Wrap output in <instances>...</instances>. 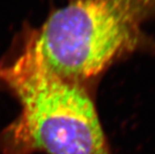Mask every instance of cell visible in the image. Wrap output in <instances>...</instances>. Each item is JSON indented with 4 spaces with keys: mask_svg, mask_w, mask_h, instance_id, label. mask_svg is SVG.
I'll use <instances>...</instances> for the list:
<instances>
[{
    "mask_svg": "<svg viewBox=\"0 0 155 154\" xmlns=\"http://www.w3.org/2000/svg\"><path fill=\"white\" fill-rule=\"evenodd\" d=\"M0 84L21 108L0 134L2 154H111L87 87L52 73L26 43L0 63Z\"/></svg>",
    "mask_w": 155,
    "mask_h": 154,
    "instance_id": "obj_1",
    "label": "cell"
},
{
    "mask_svg": "<svg viewBox=\"0 0 155 154\" xmlns=\"http://www.w3.org/2000/svg\"><path fill=\"white\" fill-rule=\"evenodd\" d=\"M155 0H74L25 39L52 73L87 87L133 50Z\"/></svg>",
    "mask_w": 155,
    "mask_h": 154,
    "instance_id": "obj_2",
    "label": "cell"
}]
</instances>
